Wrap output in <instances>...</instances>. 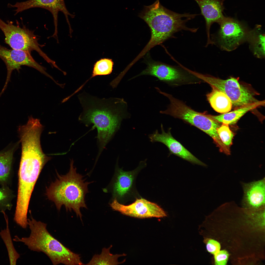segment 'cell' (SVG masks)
Here are the masks:
<instances>
[{
	"label": "cell",
	"instance_id": "cell-21",
	"mask_svg": "<svg viewBox=\"0 0 265 265\" xmlns=\"http://www.w3.org/2000/svg\"><path fill=\"white\" fill-rule=\"evenodd\" d=\"M112 245L109 247L102 248L100 254H95L91 260L86 265H118L122 264L125 261L119 262L118 261L120 257L126 256L124 253L122 254H113L110 253V250Z\"/></svg>",
	"mask_w": 265,
	"mask_h": 265
},
{
	"label": "cell",
	"instance_id": "cell-1",
	"mask_svg": "<svg viewBox=\"0 0 265 265\" xmlns=\"http://www.w3.org/2000/svg\"><path fill=\"white\" fill-rule=\"evenodd\" d=\"M78 98L82 108L79 120L86 126L93 124L97 129L99 157L105 147L120 128L124 119L129 118L127 104L121 98H100L85 92Z\"/></svg>",
	"mask_w": 265,
	"mask_h": 265
},
{
	"label": "cell",
	"instance_id": "cell-24",
	"mask_svg": "<svg viewBox=\"0 0 265 265\" xmlns=\"http://www.w3.org/2000/svg\"><path fill=\"white\" fill-rule=\"evenodd\" d=\"M14 195L7 185L0 188V211L2 213L7 210H10L12 206V200Z\"/></svg>",
	"mask_w": 265,
	"mask_h": 265
},
{
	"label": "cell",
	"instance_id": "cell-28",
	"mask_svg": "<svg viewBox=\"0 0 265 265\" xmlns=\"http://www.w3.org/2000/svg\"><path fill=\"white\" fill-rule=\"evenodd\" d=\"M222 1L223 2V1H224V0H222Z\"/></svg>",
	"mask_w": 265,
	"mask_h": 265
},
{
	"label": "cell",
	"instance_id": "cell-17",
	"mask_svg": "<svg viewBox=\"0 0 265 265\" xmlns=\"http://www.w3.org/2000/svg\"><path fill=\"white\" fill-rule=\"evenodd\" d=\"M265 101H258L247 104L235 109L234 110L217 116L208 114L213 119L222 123L229 125L236 123L238 120L248 112L261 106H264Z\"/></svg>",
	"mask_w": 265,
	"mask_h": 265
},
{
	"label": "cell",
	"instance_id": "cell-8",
	"mask_svg": "<svg viewBox=\"0 0 265 265\" xmlns=\"http://www.w3.org/2000/svg\"><path fill=\"white\" fill-rule=\"evenodd\" d=\"M220 28L215 40L222 50L231 51L247 41L250 30L238 21L225 17L219 24Z\"/></svg>",
	"mask_w": 265,
	"mask_h": 265
},
{
	"label": "cell",
	"instance_id": "cell-20",
	"mask_svg": "<svg viewBox=\"0 0 265 265\" xmlns=\"http://www.w3.org/2000/svg\"><path fill=\"white\" fill-rule=\"evenodd\" d=\"M17 145L0 152V184L7 185L10 177L14 152Z\"/></svg>",
	"mask_w": 265,
	"mask_h": 265
},
{
	"label": "cell",
	"instance_id": "cell-3",
	"mask_svg": "<svg viewBox=\"0 0 265 265\" xmlns=\"http://www.w3.org/2000/svg\"><path fill=\"white\" fill-rule=\"evenodd\" d=\"M73 162V160H71L70 170L66 174H58L55 181L46 188V195L58 210L63 205L67 211L72 210L82 222L80 209H87L85 197L88 192V186L91 182H84L83 176L77 173Z\"/></svg>",
	"mask_w": 265,
	"mask_h": 265
},
{
	"label": "cell",
	"instance_id": "cell-22",
	"mask_svg": "<svg viewBox=\"0 0 265 265\" xmlns=\"http://www.w3.org/2000/svg\"><path fill=\"white\" fill-rule=\"evenodd\" d=\"M2 213L6 223V229L1 230L0 236L6 247L10 265H15L17 260L20 257V254L17 252L13 246L9 228L8 218L5 212Z\"/></svg>",
	"mask_w": 265,
	"mask_h": 265
},
{
	"label": "cell",
	"instance_id": "cell-13",
	"mask_svg": "<svg viewBox=\"0 0 265 265\" xmlns=\"http://www.w3.org/2000/svg\"><path fill=\"white\" fill-rule=\"evenodd\" d=\"M8 7H16L14 10L15 15L18 13L27 9L35 8H40L46 9L52 14L55 26V32L53 35L57 36L58 17V13L62 12L65 15L67 21L69 25L67 16L69 15L67 10L64 0H28L25 1L17 2L15 4H9Z\"/></svg>",
	"mask_w": 265,
	"mask_h": 265
},
{
	"label": "cell",
	"instance_id": "cell-19",
	"mask_svg": "<svg viewBox=\"0 0 265 265\" xmlns=\"http://www.w3.org/2000/svg\"><path fill=\"white\" fill-rule=\"evenodd\" d=\"M247 41L254 55L258 58H265V35L260 26L257 25L250 30Z\"/></svg>",
	"mask_w": 265,
	"mask_h": 265
},
{
	"label": "cell",
	"instance_id": "cell-14",
	"mask_svg": "<svg viewBox=\"0 0 265 265\" xmlns=\"http://www.w3.org/2000/svg\"><path fill=\"white\" fill-rule=\"evenodd\" d=\"M200 9L205 19L207 40L206 46L213 44L210 36V30L214 23L219 24L225 17L223 13L224 7L220 0H195Z\"/></svg>",
	"mask_w": 265,
	"mask_h": 265
},
{
	"label": "cell",
	"instance_id": "cell-10",
	"mask_svg": "<svg viewBox=\"0 0 265 265\" xmlns=\"http://www.w3.org/2000/svg\"><path fill=\"white\" fill-rule=\"evenodd\" d=\"M110 205L114 211L137 218H162L167 216L165 212L157 204L143 198L137 199L128 205L119 203L115 198Z\"/></svg>",
	"mask_w": 265,
	"mask_h": 265
},
{
	"label": "cell",
	"instance_id": "cell-9",
	"mask_svg": "<svg viewBox=\"0 0 265 265\" xmlns=\"http://www.w3.org/2000/svg\"><path fill=\"white\" fill-rule=\"evenodd\" d=\"M0 58L5 64L7 70L6 81L0 95L6 89L10 80L13 71L14 69L19 71L22 66L32 67L49 78L51 77L46 72L45 68L37 62L28 52L13 49H9L0 45Z\"/></svg>",
	"mask_w": 265,
	"mask_h": 265
},
{
	"label": "cell",
	"instance_id": "cell-25",
	"mask_svg": "<svg viewBox=\"0 0 265 265\" xmlns=\"http://www.w3.org/2000/svg\"><path fill=\"white\" fill-rule=\"evenodd\" d=\"M228 125L222 123L217 129V132L221 140L225 146L229 148L232 144L234 136Z\"/></svg>",
	"mask_w": 265,
	"mask_h": 265
},
{
	"label": "cell",
	"instance_id": "cell-4",
	"mask_svg": "<svg viewBox=\"0 0 265 265\" xmlns=\"http://www.w3.org/2000/svg\"><path fill=\"white\" fill-rule=\"evenodd\" d=\"M27 220L31 231L29 236L20 238L16 236L13 241L24 243L31 251L43 252L53 265H84L80 254L71 251L51 234L46 224L32 217Z\"/></svg>",
	"mask_w": 265,
	"mask_h": 265
},
{
	"label": "cell",
	"instance_id": "cell-7",
	"mask_svg": "<svg viewBox=\"0 0 265 265\" xmlns=\"http://www.w3.org/2000/svg\"><path fill=\"white\" fill-rule=\"evenodd\" d=\"M6 23L0 18V28L4 33L5 43L13 49L21 50L30 53L35 50L48 63L51 60L41 50L38 39L34 34L23 26L13 24L9 20Z\"/></svg>",
	"mask_w": 265,
	"mask_h": 265
},
{
	"label": "cell",
	"instance_id": "cell-2",
	"mask_svg": "<svg viewBox=\"0 0 265 265\" xmlns=\"http://www.w3.org/2000/svg\"><path fill=\"white\" fill-rule=\"evenodd\" d=\"M198 15L172 12L162 6L159 0L151 5L145 6L139 16L151 30V38L147 47L151 48L160 44L172 37L175 33L182 30L196 32L198 28H189L186 24Z\"/></svg>",
	"mask_w": 265,
	"mask_h": 265
},
{
	"label": "cell",
	"instance_id": "cell-26",
	"mask_svg": "<svg viewBox=\"0 0 265 265\" xmlns=\"http://www.w3.org/2000/svg\"><path fill=\"white\" fill-rule=\"evenodd\" d=\"M204 242L206 244L207 250L209 253L214 255L220 251V245L217 241L207 238L204 240Z\"/></svg>",
	"mask_w": 265,
	"mask_h": 265
},
{
	"label": "cell",
	"instance_id": "cell-27",
	"mask_svg": "<svg viewBox=\"0 0 265 265\" xmlns=\"http://www.w3.org/2000/svg\"><path fill=\"white\" fill-rule=\"evenodd\" d=\"M229 256L227 252L225 250L219 251L214 254L215 265H225L226 264Z\"/></svg>",
	"mask_w": 265,
	"mask_h": 265
},
{
	"label": "cell",
	"instance_id": "cell-11",
	"mask_svg": "<svg viewBox=\"0 0 265 265\" xmlns=\"http://www.w3.org/2000/svg\"><path fill=\"white\" fill-rule=\"evenodd\" d=\"M146 68L133 79L142 75L153 76L167 83L179 85L193 82L188 75L183 70L172 66L152 61L147 63Z\"/></svg>",
	"mask_w": 265,
	"mask_h": 265
},
{
	"label": "cell",
	"instance_id": "cell-12",
	"mask_svg": "<svg viewBox=\"0 0 265 265\" xmlns=\"http://www.w3.org/2000/svg\"><path fill=\"white\" fill-rule=\"evenodd\" d=\"M161 128V133H159L156 130L149 135L148 137L151 142L162 143L168 148L170 154H173L192 163L206 166V165L196 158L173 137L171 132V128L169 129L168 132H166L162 124Z\"/></svg>",
	"mask_w": 265,
	"mask_h": 265
},
{
	"label": "cell",
	"instance_id": "cell-6",
	"mask_svg": "<svg viewBox=\"0 0 265 265\" xmlns=\"http://www.w3.org/2000/svg\"><path fill=\"white\" fill-rule=\"evenodd\" d=\"M191 73L195 77L214 87L225 93L230 99L234 109L259 100L255 97V93L239 83L238 79L231 77L223 80L192 71Z\"/></svg>",
	"mask_w": 265,
	"mask_h": 265
},
{
	"label": "cell",
	"instance_id": "cell-15",
	"mask_svg": "<svg viewBox=\"0 0 265 265\" xmlns=\"http://www.w3.org/2000/svg\"><path fill=\"white\" fill-rule=\"evenodd\" d=\"M265 179L248 183H243L242 204L250 209L263 208L265 206Z\"/></svg>",
	"mask_w": 265,
	"mask_h": 265
},
{
	"label": "cell",
	"instance_id": "cell-18",
	"mask_svg": "<svg viewBox=\"0 0 265 265\" xmlns=\"http://www.w3.org/2000/svg\"><path fill=\"white\" fill-rule=\"evenodd\" d=\"M212 90L206 94L207 99L216 111L222 114L229 112L232 104L229 98L224 93L215 87L211 86Z\"/></svg>",
	"mask_w": 265,
	"mask_h": 265
},
{
	"label": "cell",
	"instance_id": "cell-23",
	"mask_svg": "<svg viewBox=\"0 0 265 265\" xmlns=\"http://www.w3.org/2000/svg\"><path fill=\"white\" fill-rule=\"evenodd\" d=\"M113 63L111 59L104 58L100 59L95 64L92 75L84 83L85 84L89 80L98 75H106L111 74L113 70Z\"/></svg>",
	"mask_w": 265,
	"mask_h": 265
},
{
	"label": "cell",
	"instance_id": "cell-16",
	"mask_svg": "<svg viewBox=\"0 0 265 265\" xmlns=\"http://www.w3.org/2000/svg\"><path fill=\"white\" fill-rule=\"evenodd\" d=\"M146 160L141 161L138 167L132 171H125L121 169H118V173L113 186V193L115 198L121 199L130 192L133 186L136 173L146 166Z\"/></svg>",
	"mask_w": 265,
	"mask_h": 265
},
{
	"label": "cell",
	"instance_id": "cell-5",
	"mask_svg": "<svg viewBox=\"0 0 265 265\" xmlns=\"http://www.w3.org/2000/svg\"><path fill=\"white\" fill-rule=\"evenodd\" d=\"M165 96L169 100L170 104L167 109L160 111V113L180 119L196 127L211 137L220 150L225 148L217 132L221 125L220 122L211 118L206 112L196 111L171 94L167 93Z\"/></svg>",
	"mask_w": 265,
	"mask_h": 265
}]
</instances>
